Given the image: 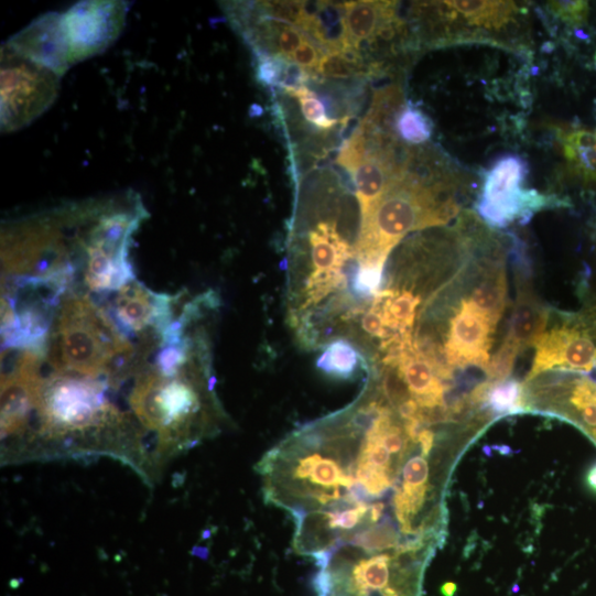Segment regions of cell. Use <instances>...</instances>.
Masks as SVG:
<instances>
[{
	"label": "cell",
	"instance_id": "52a82bcc",
	"mask_svg": "<svg viewBox=\"0 0 596 596\" xmlns=\"http://www.w3.org/2000/svg\"><path fill=\"white\" fill-rule=\"evenodd\" d=\"M527 173V164L514 155L501 158L486 173L477 210L488 226L505 228L521 219L527 223L540 209L564 205L537 191L522 189Z\"/></svg>",
	"mask_w": 596,
	"mask_h": 596
},
{
	"label": "cell",
	"instance_id": "9a60e30c",
	"mask_svg": "<svg viewBox=\"0 0 596 596\" xmlns=\"http://www.w3.org/2000/svg\"><path fill=\"white\" fill-rule=\"evenodd\" d=\"M359 351L347 340L330 343L317 361V367L328 376L350 379L360 366Z\"/></svg>",
	"mask_w": 596,
	"mask_h": 596
},
{
	"label": "cell",
	"instance_id": "6da1fadb",
	"mask_svg": "<svg viewBox=\"0 0 596 596\" xmlns=\"http://www.w3.org/2000/svg\"><path fill=\"white\" fill-rule=\"evenodd\" d=\"M508 304L503 250L479 231L459 268L423 305L413 347L447 384L456 370L485 372Z\"/></svg>",
	"mask_w": 596,
	"mask_h": 596
},
{
	"label": "cell",
	"instance_id": "d4e9b609",
	"mask_svg": "<svg viewBox=\"0 0 596 596\" xmlns=\"http://www.w3.org/2000/svg\"><path fill=\"white\" fill-rule=\"evenodd\" d=\"M456 590V585L452 582L449 583H446L443 587H442V593L445 595V596H453V594L455 593Z\"/></svg>",
	"mask_w": 596,
	"mask_h": 596
},
{
	"label": "cell",
	"instance_id": "e0dca14e",
	"mask_svg": "<svg viewBox=\"0 0 596 596\" xmlns=\"http://www.w3.org/2000/svg\"><path fill=\"white\" fill-rule=\"evenodd\" d=\"M394 132L408 144L421 145L432 138L433 123L423 111L408 105L395 118Z\"/></svg>",
	"mask_w": 596,
	"mask_h": 596
},
{
	"label": "cell",
	"instance_id": "7c38bea8",
	"mask_svg": "<svg viewBox=\"0 0 596 596\" xmlns=\"http://www.w3.org/2000/svg\"><path fill=\"white\" fill-rule=\"evenodd\" d=\"M395 2L344 3L343 46L359 52L388 23L397 20Z\"/></svg>",
	"mask_w": 596,
	"mask_h": 596
},
{
	"label": "cell",
	"instance_id": "8992f818",
	"mask_svg": "<svg viewBox=\"0 0 596 596\" xmlns=\"http://www.w3.org/2000/svg\"><path fill=\"white\" fill-rule=\"evenodd\" d=\"M2 62V128L12 132L29 126L51 107L58 94L59 76L8 46Z\"/></svg>",
	"mask_w": 596,
	"mask_h": 596
},
{
	"label": "cell",
	"instance_id": "5b68a950",
	"mask_svg": "<svg viewBox=\"0 0 596 596\" xmlns=\"http://www.w3.org/2000/svg\"><path fill=\"white\" fill-rule=\"evenodd\" d=\"M533 347L534 360L525 381L548 371L596 372V312L551 308Z\"/></svg>",
	"mask_w": 596,
	"mask_h": 596
},
{
	"label": "cell",
	"instance_id": "7402d4cb",
	"mask_svg": "<svg viewBox=\"0 0 596 596\" xmlns=\"http://www.w3.org/2000/svg\"><path fill=\"white\" fill-rule=\"evenodd\" d=\"M324 54V50L307 37L302 46L293 54L290 62L306 73L314 74Z\"/></svg>",
	"mask_w": 596,
	"mask_h": 596
},
{
	"label": "cell",
	"instance_id": "3957f363",
	"mask_svg": "<svg viewBox=\"0 0 596 596\" xmlns=\"http://www.w3.org/2000/svg\"><path fill=\"white\" fill-rule=\"evenodd\" d=\"M127 12L120 2L82 3L64 14L40 19L8 45L62 77L72 66L107 50L121 33Z\"/></svg>",
	"mask_w": 596,
	"mask_h": 596
},
{
	"label": "cell",
	"instance_id": "5bb4252c",
	"mask_svg": "<svg viewBox=\"0 0 596 596\" xmlns=\"http://www.w3.org/2000/svg\"><path fill=\"white\" fill-rule=\"evenodd\" d=\"M564 158L575 173L596 182V133L575 130L560 138Z\"/></svg>",
	"mask_w": 596,
	"mask_h": 596
},
{
	"label": "cell",
	"instance_id": "7a4b0ae2",
	"mask_svg": "<svg viewBox=\"0 0 596 596\" xmlns=\"http://www.w3.org/2000/svg\"><path fill=\"white\" fill-rule=\"evenodd\" d=\"M52 370L84 377L129 372L133 345L115 318L88 296L69 295L58 307L48 336Z\"/></svg>",
	"mask_w": 596,
	"mask_h": 596
},
{
	"label": "cell",
	"instance_id": "603a6c76",
	"mask_svg": "<svg viewBox=\"0 0 596 596\" xmlns=\"http://www.w3.org/2000/svg\"><path fill=\"white\" fill-rule=\"evenodd\" d=\"M435 442V434L432 430L424 429L419 435V444L422 454L427 458L433 449Z\"/></svg>",
	"mask_w": 596,
	"mask_h": 596
},
{
	"label": "cell",
	"instance_id": "cb8c5ba5",
	"mask_svg": "<svg viewBox=\"0 0 596 596\" xmlns=\"http://www.w3.org/2000/svg\"><path fill=\"white\" fill-rule=\"evenodd\" d=\"M586 484L596 494V463L587 472Z\"/></svg>",
	"mask_w": 596,
	"mask_h": 596
},
{
	"label": "cell",
	"instance_id": "2e32d148",
	"mask_svg": "<svg viewBox=\"0 0 596 596\" xmlns=\"http://www.w3.org/2000/svg\"><path fill=\"white\" fill-rule=\"evenodd\" d=\"M483 408L499 415L524 412L523 386L512 379L491 381Z\"/></svg>",
	"mask_w": 596,
	"mask_h": 596
},
{
	"label": "cell",
	"instance_id": "9c48e42d",
	"mask_svg": "<svg viewBox=\"0 0 596 596\" xmlns=\"http://www.w3.org/2000/svg\"><path fill=\"white\" fill-rule=\"evenodd\" d=\"M111 316L126 333L165 332L172 325L171 303L132 280L117 291Z\"/></svg>",
	"mask_w": 596,
	"mask_h": 596
},
{
	"label": "cell",
	"instance_id": "44dd1931",
	"mask_svg": "<svg viewBox=\"0 0 596 596\" xmlns=\"http://www.w3.org/2000/svg\"><path fill=\"white\" fill-rule=\"evenodd\" d=\"M548 10L555 18L572 26H582L588 15L587 2H549Z\"/></svg>",
	"mask_w": 596,
	"mask_h": 596
},
{
	"label": "cell",
	"instance_id": "4fadbf2b",
	"mask_svg": "<svg viewBox=\"0 0 596 596\" xmlns=\"http://www.w3.org/2000/svg\"><path fill=\"white\" fill-rule=\"evenodd\" d=\"M447 10L460 15L468 25L500 30L519 13L512 2H443Z\"/></svg>",
	"mask_w": 596,
	"mask_h": 596
},
{
	"label": "cell",
	"instance_id": "d6986e66",
	"mask_svg": "<svg viewBox=\"0 0 596 596\" xmlns=\"http://www.w3.org/2000/svg\"><path fill=\"white\" fill-rule=\"evenodd\" d=\"M254 6L260 14L294 26L302 32L310 21V12L304 2H262L254 3Z\"/></svg>",
	"mask_w": 596,
	"mask_h": 596
},
{
	"label": "cell",
	"instance_id": "ffe728a7",
	"mask_svg": "<svg viewBox=\"0 0 596 596\" xmlns=\"http://www.w3.org/2000/svg\"><path fill=\"white\" fill-rule=\"evenodd\" d=\"M285 91L300 101L304 118L314 127L321 130H330L338 123L337 120L332 119L327 115L322 100L307 87L304 86Z\"/></svg>",
	"mask_w": 596,
	"mask_h": 596
},
{
	"label": "cell",
	"instance_id": "277c9868",
	"mask_svg": "<svg viewBox=\"0 0 596 596\" xmlns=\"http://www.w3.org/2000/svg\"><path fill=\"white\" fill-rule=\"evenodd\" d=\"M458 210L448 185L427 184L408 170L361 223L355 249L359 266L384 269L389 254L407 235L447 225Z\"/></svg>",
	"mask_w": 596,
	"mask_h": 596
},
{
	"label": "cell",
	"instance_id": "30bf717a",
	"mask_svg": "<svg viewBox=\"0 0 596 596\" xmlns=\"http://www.w3.org/2000/svg\"><path fill=\"white\" fill-rule=\"evenodd\" d=\"M517 299L511 313L509 332L503 343L519 354L533 347L545 329L551 307L545 306L535 295L529 272V264L520 256L514 260Z\"/></svg>",
	"mask_w": 596,
	"mask_h": 596
},
{
	"label": "cell",
	"instance_id": "ba28073f",
	"mask_svg": "<svg viewBox=\"0 0 596 596\" xmlns=\"http://www.w3.org/2000/svg\"><path fill=\"white\" fill-rule=\"evenodd\" d=\"M310 248L312 272L306 282L304 307L316 305L345 288L344 269L356 254L330 223H321L311 232Z\"/></svg>",
	"mask_w": 596,
	"mask_h": 596
},
{
	"label": "cell",
	"instance_id": "ac0fdd59",
	"mask_svg": "<svg viewBox=\"0 0 596 596\" xmlns=\"http://www.w3.org/2000/svg\"><path fill=\"white\" fill-rule=\"evenodd\" d=\"M362 68L359 52L333 51L325 52L315 74L325 79L347 80L361 75Z\"/></svg>",
	"mask_w": 596,
	"mask_h": 596
},
{
	"label": "cell",
	"instance_id": "8fae6325",
	"mask_svg": "<svg viewBox=\"0 0 596 596\" xmlns=\"http://www.w3.org/2000/svg\"><path fill=\"white\" fill-rule=\"evenodd\" d=\"M383 364L386 367L397 369L411 397L422 410L448 408L445 404V393L449 391L451 386L440 378L431 362L416 353L414 347L403 349L398 356Z\"/></svg>",
	"mask_w": 596,
	"mask_h": 596
}]
</instances>
